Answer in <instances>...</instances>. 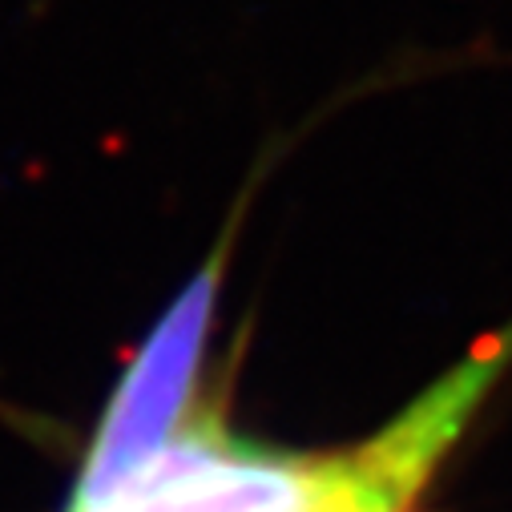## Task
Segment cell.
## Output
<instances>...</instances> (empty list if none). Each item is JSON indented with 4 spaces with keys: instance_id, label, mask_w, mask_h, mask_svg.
Returning a JSON list of instances; mask_svg holds the SVG:
<instances>
[{
    "instance_id": "6da1fadb",
    "label": "cell",
    "mask_w": 512,
    "mask_h": 512,
    "mask_svg": "<svg viewBox=\"0 0 512 512\" xmlns=\"http://www.w3.org/2000/svg\"><path fill=\"white\" fill-rule=\"evenodd\" d=\"M226 259H230V238L222 234L202 271L182 287V295L170 303V311L134 351L109 404L101 408L97 432L85 448L69 500L101 496L121 476H130L150 456H158L202 412L198 379L214 331V307H218Z\"/></svg>"
},
{
    "instance_id": "7a4b0ae2",
    "label": "cell",
    "mask_w": 512,
    "mask_h": 512,
    "mask_svg": "<svg viewBox=\"0 0 512 512\" xmlns=\"http://www.w3.org/2000/svg\"><path fill=\"white\" fill-rule=\"evenodd\" d=\"M448 452L408 416H396L375 440L335 452L327 488L303 512H416L420 488Z\"/></svg>"
}]
</instances>
